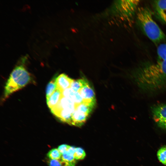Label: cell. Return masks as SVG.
<instances>
[{
  "mask_svg": "<svg viewBox=\"0 0 166 166\" xmlns=\"http://www.w3.org/2000/svg\"><path fill=\"white\" fill-rule=\"evenodd\" d=\"M135 85L146 93H153L166 88V60L155 62L145 61L133 70Z\"/></svg>",
  "mask_w": 166,
  "mask_h": 166,
  "instance_id": "1",
  "label": "cell"
},
{
  "mask_svg": "<svg viewBox=\"0 0 166 166\" xmlns=\"http://www.w3.org/2000/svg\"><path fill=\"white\" fill-rule=\"evenodd\" d=\"M153 13L148 7H139L136 14V22L144 34L155 45L166 41V35L154 20Z\"/></svg>",
  "mask_w": 166,
  "mask_h": 166,
  "instance_id": "2",
  "label": "cell"
},
{
  "mask_svg": "<svg viewBox=\"0 0 166 166\" xmlns=\"http://www.w3.org/2000/svg\"><path fill=\"white\" fill-rule=\"evenodd\" d=\"M30 76L22 65L16 66L11 73L6 84L4 97L6 98L10 95L22 88L30 81Z\"/></svg>",
  "mask_w": 166,
  "mask_h": 166,
  "instance_id": "3",
  "label": "cell"
},
{
  "mask_svg": "<svg viewBox=\"0 0 166 166\" xmlns=\"http://www.w3.org/2000/svg\"><path fill=\"white\" fill-rule=\"evenodd\" d=\"M154 121L160 128L166 130V104L156 105L151 108Z\"/></svg>",
  "mask_w": 166,
  "mask_h": 166,
  "instance_id": "4",
  "label": "cell"
},
{
  "mask_svg": "<svg viewBox=\"0 0 166 166\" xmlns=\"http://www.w3.org/2000/svg\"><path fill=\"white\" fill-rule=\"evenodd\" d=\"M152 3L156 16L166 24V0H155Z\"/></svg>",
  "mask_w": 166,
  "mask_h": 166,
  "instance_id": "5",
  "label": "cell"
},
{
  "mask_svg": "<svg viewBox=\"0 0 166 166\" xmlns=\"http://www.w3.org/2000/svg\"><path fill=\"white\" fill-rule=\"evenodd\" d=\"M52 113L62 121L72 125V116L73 112L66 109L55 106L51 109Z\"/></svg>",
  "mask_w": 166,
  "mask_h": 166,
  "instance_id": "6",
  "label": "cell"
},
{
  "mask_svg": "<svg viewBox=\"0 0 166 166\" xmlns=\"http://www.w3.org/2000/svg\"><path fill=\"white\" fill-rule=\"evenodd\" d=\"M83 100V102L96 104L95 95L93 89L89 84L82 88L78 92Z\"/></svg>",
  "mask_w": 166,
  "mask_h": 166,
  "instance_id": "7",
  "label": "cell"
},
{
  "mask_svg": "<svg viewBox=\"0 0 166 166\" xmlns=\"http://www.w3.org/2000/svg\"><path fill=\"white\" fill-rule=\"evenodd\" d=\"M75 148L70 146L67 151L61 155L60 160L62 166H75L76 160L74 155Z\"/></svg>",
  "mask_w": 166,
  "mask_h": 166,
  "instance_id": "8",
  "label": "cell"
},
{
  "mask_svg": "<svg viewBox=\"0 0 166 166\" xmlns=\"http://www.w3.org/2000/svg\"><path fill=\"white\" fill-rule=\"evenodd\" d=\"M73 80L65 74H61L56 78L57 88L62 93L65 90L70 88Z\"/></svg>",
  "mask_w": 166,
  "mask_h": 166,
  "instance_id": "9",
  "label": "cell"
},
{
  "mask_svg": "<svg viewBox=\"0 0 166 166\" xmlns=\"http://www.w3.org/2000/svg\"><path fill=\"white\" fill-rule=\"evenodd\" d=\"M89 115L75 110L73 113L72 125L79 127L86 122Z\"/></svg>",
  "mask_w": 166,
  "mask_h": 166,
  "instance_id": "10",
  "label": "cell"
},
{
  "mask_svg": "<svg viewBox=\"0 0 166 166\" xmlns=\"http://www.w3.org/2000/svg\"><path fill=\"white\" fill-rule=\"evenodd\" d=\"M63 97L73 101L75 104H77L82 101V97L79 92H75L71 88L67 89L62 92Z\"/></svg>",
  "mask_w": 166,
  "mask_h": 166,
  "instance_id": "11",
  "label": "cell"
},
{
  "mask_svg": "<svg viewBox=\"0 0 166 166\" xmlns=\"http://www.w3.org/2000/svg\"><path fill=\"white\" fill-rule=\"evenodd\" d=\"M62 96V93L57 88L53 94L46 99L47 105L50 109L57 105Z\"/></svg>",
  "mask_w": 166,
  "mask_h": 166,
  "instance_id": "12",
  "label": "cell"
},
{
  "mask_svg": "<svg viewBox=\"0 0 166 166\" xmlns=\"http://www.w3.org/2000/svg\"><path fill=\"white\" fill-rule=\"evenodd\" d=\"M95 105L92 103L83 102L76 106L75 110L89 115Z\"/></svg>",
  "mask_w": 166,
  "mask_h": 166,
  "instance_id": "13",
  "label": "cell"
},
{
  "mask_svg": "<svg viewBox=\"0 0 166 166\" xmlns=\"http://www.w3.org/2000/svg\"><path fill=\"white\" fill-rule=\"evenodd\" d=\"M89 84L88 81L85 79H81L74 80L70 88L75 92H78L82 88Z\"/></svg>",
  "mask_w": 166,
  "mask_h": 166,
  "instance_id": "14",
  "label": "cell"
},
{
  "mask_svg": "<svg viewBox=\"0 0 166 166\" xmlns=\"http://www.w3.org/2000/svg\"><path fill=\"white\" fill-rule=\"evenodd\" d=\"M156 61H160L166 60V43H162L158 45Z\"/></svg>",
  "mask_w": 166,
  "mask_h": 166,
  "instance_id": "15",
  "label": "cell"
},
{
  "mask_svg": "<svg viewBox=\"0 0 166 166\" xmlns=\"http://www.w3.org/2000/svg\"><path fill=\"white\" fill-rule=\"evenodd\" d=\"M56 77L49 82L47 85L46 89V98L48 99L57 89Z\"/></svg>",
  "mask_w": 166,
  "mask_h": 166,
  "instance_id": "16",
  "label": "cell"
},
{
  "mask_svg": "<svg viewBox=\"0 0 166 166\" xmlns=\"http://www.w3.org/2000/svg\"><path fill=\"white\" fill-rule=\"evenodd\" d=\"M157 156L160 161L166 165V147H162L158 150Z\"/></svg>",
  "mask_w": 166,
  "mask_h": 166,
  "instance_id": "17",
  "label": "cell"
},
{
  "mask_svg": "<svg viewBox=\"0 0 166 166\" xmlns=\"http://www.w3.org/2000/svg\"><path fill=\"white\" fill-rule=\"evenodd\" d=\"M61 155L57 148H56L51 149L47 154V156L51 160L60 159Z\"/></svg>",
  "mask_w": 166,
  "mask_h": 166,
  "instance_id": "18",
  "label": "cell"
},
{
  "mask_svg": "<svg viewBox=\"0 0 166 166\" xmlns=\"http://www.w3.org/2000/svg\"><path fill=\"white\" fill-rule=\"evenodd\" d=\"M74 156L76 160H82L85 156L86 153L82 148H76Z\"/></svg>",
  "mask_w": 166,
  "mask_h": 166,
  "instance_id": "19",
  "label": "cell"
},
{
  "mask_svg": "<svg viewBox=\"0 0 166 166\" xmlns=\"http://www.w3.org/2000/svg\"><path fill=\"white\" fill-rule=\"evenodd\" d=\"M48 163L49 166H62L60 159H50Z\"/></svg>",
  "mask_w": 166,
  "mask_h": 166,
  "instance_id": "20",
  "label": "cell"
},
{
  "mask_svg": "<svg viewBox=\"0 0 166 166\" xmlns=\"http://www.w3.org/2000/svg\"><path fill=\"white\" fill-rule=\"evenodd\" d=\"M70 146L67 144H63L59 146L57 149L61 154L62 155L67 151Z\"/></svg>",
  "mask_w": 166,
  "mask_h": 166,
  "instance_id": "21",
  "label": "cell"
}]
</instances>
